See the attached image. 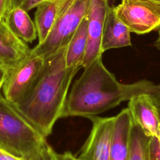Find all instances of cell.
Instances as JSON below:
<instances>
[{
	"mask_svg": "<svg viewBox=\"0 0 160 160\" xmlns=\"http://www.w3.org/2000/svg\"><path fill=\"white\" fill-rule=\"evenodd\" d=\"M157 85L148 80L132 84L118 82L104 66L102 56L84 68L68 93L62 118L96 116L134 96L151 93Z\"/></svg>",
	"mask_w": 160,
	"mask_h": 160,
	"instance_id": "cell-1",
	"label": "cell"
},
{
	"mask_svg": "<svg viewBox=\"0 0 160 160\" xmlns=\"http://www.w3.org/2000/svg\"><path fill=\"white\" fill-rule=\"evenodd\" d=\"M66 46L45 58L36 81L13 104L45 138L51 134L55 122L62 118L69 88L79 71L66 66Z\"/></svg>",
	"mask_w": 160,
	"mask_h": 160,
	"instance_id": "cell-2",
	"label": "cell"
},
{
	"mask_svg": "<svg viewBox=\"0 0 160 160\" xmlns=\"http://www.w3.org/2000/svg\"><path fill=\"white\" fill-rule=\"evenodd\" d=\"M45 138L0 92V148L29 160Z\"/></svg>",
	"mask_w": 160,
	"mask_h": 160,
	"instance_id": "cell-3",
	"label": "cell"
},
{
	"mask_svg": "<svg viewBox=\"0 0 160 160\" xmlns=\"http://www.w3.org/2000/svg\"><path fill=\"white\" fill-rule=\"evenodd\" d=\"M89 0H76L56 21L44 42L31 49V53L46 58L66 46L87 16Z\"/></svg>",
	"mask_w": 160,
	"mask_h": 160,
	"instance_id": "cell-4",
	"label": "cell"
},
{
	"mask_svg": "<svg viewBox=\"0 0 160 160\" xmlns=\"http://www.w3.org/2000/svg\"><path fill=\"white\" fill-rule=\"evenodd\" d=\"M118 17L131 32L143 34L160 27V2L152 0H121L114 6Z\"/></svg>",
	"mask_w": 160,
	"mask_h": 160,
	"instance_id": "cell-5",
	"label": "cell"
},
{
	"mask_svg": "<svg viewBox=\"0 0 160 160\" xmlns=\"http://www.w3.org/2000/svg\"><path fill=\"white\" fill-rule=\"evenodd\" d=\"M45 58L31 53L16 67L9 69L2 86L4 98L12 104L19 101L32 86L39 76Z\"/></svg>",
	"mask_w": 160,
	"mask_h": 160,
	"instance_id": "cell-6",
	"label": "cell"
},
{
	"mask_svg": "<svg viewBox=\"0 0 160 160\" xmlns=\"http://www.w3.org/2000/svg\"><path fill=\"white\" fill-rule=\"evenodd\" d=\"M92 122L90 134L85 141L78 160H111L110 148L114 116L89 118Z\"/></svg>",
	"mask_w": 160,
	"mask_h": 160,
	"instance_id": "cell-7",
	"label": "cell"
},
{
	"mask_svg": "<svg viewBox=\"0 0 160 160\" xmlns=\"http://www.w3.org/2000/svg\"><path fill=\"white\" fill-rule=\"evenodd\" d=\"M108 0H89L88 17V44L82 68L90 65L102 56L101 39Z\"/></svg>",
	"mask_w": 160,
	"mask_h": 160,
	"instance_id": "cell-8",
	"label": "cell"
},
{
	"mask_svg": "<svg viewBox=\"0 0 160 160\" xmlns=\"http://www.w3.org/2000/svg\"><path fill=\"white\" fill-rule=\"evenodd\" d=\"M134 123L149 137L156 136L160 130L159 109L149 93H142L129 100L128 107Z\"/></svg>",
	"mask_w": 160,
	"mask_h": 160,
	"instance_id": "cell-9",
	"label": "cell"
},
{
	"mask_svg": "<svg viewBox=\"0 0 160 160\" xmlns=\"http://www.w3.org/2000/svg\"><path fill=\"white\" fill-rule=\"evenodd\" d=\"M133 121L129 109L114 116L110 148L111 160H128Z\"/></svg>",
	"mask_w": 160,
	"mask_h": 160,
	"instance_id": "cell-10",
	"label": "cell"
},
{
	"mask_svg": "<svg viewBox=\"0 0 160 160\" xmlns=\"http://www.w3.org/2000/svg\"><path fill=\"white\" fill-rule=\"evenodd\" d=\"M30 51L27 44L10 31L4 19L0 21V63L12 69L24 59Z\"/></svg>",
	"mask_w": 160,
	"mask_h": 160,
	"instance_id": "cell-11",
	"label": "cell"
},
{
	"mask_svg": "<svg viewBox=\"0 0 160 160\" xmlns=\"http://www.w3.org/2000/svg\"><path fill=\"white\" fill-rule=\"evenodd\" d=\"M131 32L128 26L118 17L114 6L108 8L101 39L102 53L109 49L131 46Z\"/></svg>",
	"mask_w": 160,
	"mask_h": 160,
	"instance_id": "cell-12",
	"label": "cell"
},
{
	"mask_svg": "<svg viewBox=\"0 0 160 160\" xmlns=\"http://www.w3.org/2000/svg\"><path fill=\"white\" fill-rule=\"evenodd\" d=\"M76 0H46L37 8L34 16L38 43L44 41L59 17Z\"/></svg>",
	"mask_w": 160,
	"mask_h": 160,
	"instance_id": "cell-13",
	"label": "cell"
},
{
	"mask_svg": "<svg viewBox=\"0 0 160 160\" xmlns=\"http://www.w3.org/2000/svg\"><path fill=\"white\" fill-rule=\"evenodd\" d=\"M4 19L10 31L25 42H32L37 38L35 22L21 6L12 8Z\"/></svg>",
	"mask_w": 160,
	"mask_h": 160,
	"instance_id": "cell-14",
	"label": "cell"
},
{
	"mask_svg": "<svg viewBox=\"0 0 160 160\" xmlns=\"http://www.w3.org/2000/svg\"><path fill=\"white\" fill-rule=\"evenodd\" d=\"M88 44V17L82 19L69 41L66 51V64L69 68L79 70L85 55Z\"/></svg>",
	"mask_w": 160,
	"mask_h": 160,
	"instance_id": "cell-15",
	"label": "cell"
},
{
	"mask_svg": "<svg viewBox=\"0 0 160 160\" xmlns=\"http://www.w3.org/2000/svg\"><path fill=\"white\" fill-rule=\"evenodd\" d=\"M29 160H58V158L52 148L45 141Z\"/></svg>",
	"mask_w": 160,
	"mask_h": 160,
	"instance_id": "cell-16",
	"label": "cell"
},
{
	"mask_svg": "<svg viewBox=\"0 0 160 160\" xmlns=\"http://www.w3.org/2000/svg\"><path fill=\"white\" fill-rule=\"evenodd\" d=\"M149 160H160V140L156 136L150 138Z\"/></svg>",
	"mask_w": 160,
	"mask_h": 160,
	"instance_id": "cell-17",
	"label": "cell"
},
{
	"mask_svg": "<svg viewBox=\"0 0 160 160\" xmlns=\"http://www.w3.org/2000/svg\"><path fill=\"white\" fill-rule=\"evenodd\" d=\"M12 8L13 0H0V21L4 19Z\"/></svg>",
	"mask_w": 160,
	"mask_h": 160,
	"instance_id": "cell-18",
	"label": "cell"
},
{
	"mask_svg": "<svg viewBox=\"0 0 160 160\" xmlns=\"http://www.w3.org/2000/svg\"><path fill=\"white\" fill-rule=\"evenodd\" d=\"M45 1L46 0H24L21 7L28 12L32 9L37 8L40 4Z\"/></svg>",
	"mask_w": 160,
	"mask_h": 160,
	"instance_id": "cell-19",
	"label": "cell"
},
{
	"mask_svg": "<svg viewBox=\"0 0 160 160\" xmlns=\"http://www.w3.org/2000/svg\"><path fill=\"white\" fill-rule=\"evenodd\" d=\"M0 160H27L0 148Z\"/></svg>",
	"mask_w": 160,
	"mask_h": 160,
	"instance_id": "cell-20",
	"label": "cell"
},
{
	"mask_svg": "<svg viewBox=\"0 0 160 160\" xmlns=\"http://www.w3.org/2000/svg\"><path fill=\"white\" fill-rule=\"evenodd\" d=\"M8 71L9 69L6 66L0 65V90L2 89L3 84L8 76Z\"/></svg>",
	"mask_w": 160,
	"mask_h": 160,
	"instance_id": "cell-21",
	"label": "cell"
},
{
	"mask_svg": "<svg viewBox=\"0 0 160 160\" xmlns=\"http://www.w3.org/2000/svg\"><path fill=\"white\" fill-rule=\"evenodd\" d=\"M150 95L151 96L158 108L160 109V84L157 85L156 89L153 92L150 93Z\"/></svg>",
	"mask_w": 160,
	"mask_h": 160,
	"instance_id": "cell-22",
	"label": "cell"
},
{
	"mask_svg": "<svg viewBox=\"0 0 160 160\" xmlns=\"http://www.w3.org/2000/svg\"><path fill=\"white\" fill-rule=\"evenodd\" d=\"M58 160H78L71 152H65L63 154H58Z\"/></svg>",
	"mask_w": 160,
	"mask_h": 160,
	"instance_id": "cell-23",
	"label": "cell"
},
{
	"mask_svg": "<svg viewBox=\"0 0 160 160\" xmlns=\"http://www.w3.org/2000/svg\"><path fill=\"white\" fill-rule=\"evenodd\" d=\"M158 38L157 40L156 41V42H154V46H155L159 50H160V27L158 28Z\"/></svg>",
	"mask_w": 160,
	"mask_h": 160,
	"instance_id": "cell-24",
	"label": "cell"
},
{
	"mask_svg": "<svg viewBox=\"0 0 160 160\" xmlns=\"http://www.w3.org/2000/svg\"><path fill=\"white\" fill-rule=\"evenodd\" d=\"M24 0H13V8L21 6Z\"/></svg>",
	"mask_w": 160,
	"mask_h": 160,
	"instance_id": "cell-25",
	"label": "cell"
},
{
	"mask_svg": "<svg viewBox=\"0 0 160 160\" xmlns=\"http://www.w3.org/2000/svg\"><path fill=\"white\" fill-rule=\"evenodd\" d=\"M158 138H159V139L160 140V130H159V132L158 133Z\"/></svg>",
	"mask_w": 160,
	"mask_h": 160,
	"instance_id": "cell-26",
	"label": "cell"
},
{
	"mask_svg": "<svg viewBox=\"0 0 160 160\" xmlns=\"http://www.w3.org/2000/svg\"><path fill=\"white\" fill-rule=\"evenodd\" d=\"M158 109H159V117H160V109L158 108Z\"/></svg>",
	"mask_w": 160,
	"mask_h": 160,
	"instance_id": "cell-27",
	"label": "cell"
},
{
	"mask_svg": "<svg viewBox=\"0 0 160 160\" xmlns=\"http://www.w3.org/2000/svg\"><path fill=\"white\" fill-rule=\"evenodd\" d=\"M152 1H158V2H160V0H152Z\"/></svg>",
	"mask_w": 160,
	"mask_h": 160,
	"instance_id": "cell-28",
	"label": "cell"
},
{
	"mask_svg": "<svg viewBox=\"0 0 160 160\" xmlns=\"http://www.w3.org/2000/svg\"><path fill=\"white\" fill-rule=\"evenodd\" d=\"M0 65H2V64H1V63H0Z\"/></svg>",
	"mask_w": 160,
	"mask_h": 160,
	"instance_id": "cell-29",
	"label": "cell"
}]
</instances>
